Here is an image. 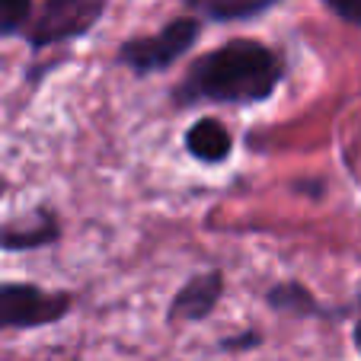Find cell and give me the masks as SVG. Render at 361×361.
<instances>
[{
	"label": "cell",
	"instance_id": "6da1fadb",
	"mask_svg": "<svg viewBox=\"0 0 361 361\" xmlns=\"http://www.w3.org/2000/svg\"><path fill=\"white\" fill-rule=\"evenodd\" d=\"M281 71L285 64L269 45L256 39H233L192 64L183 87L176 90V99L185 106L192 102L250 106L269 99L279 90Z\"/></svg>",
	"mask_w": 361,
	"mask_h": 361
},
{
	"label": "cell",
	"instance_id": "7a4b0ae2",
	"mask_svg": "<svg viewBox=\"0 0 361 361\" xmlns=\"http://www.w3.org/2000/svg\"><path fill=\"white\" fill-rule=\"evenodd\" d=\"M71 307L74 298L68 291H42L29 281H7L0 285V333L58 323L71 314Z\"/></svg>",
	"mask_w": 361,
	"mask_h": 361
},
{
	"label": "cell",
	"instance_id": "3957f363",
	"mask_svg": "<svg viewBox=\"0 0 361 361\" xmlns=\"http://www.w3.org/2000/svg\"><path fill=\"white\" fill-rule=\"evenodd\" d=\"M202 35V23L195 16H183L173 20L160 29L157 35H141V39H128L118 48V61L128 64L137 74H150V71H166L176 64L179 58L189 51Z\"/></svg>",
	"mask_w": 361,
	"mask_h": 361
},
{
	"label": "cell",
	"instance_id": "277c9868",
	"mask_svg": "<svg viewBox=\"0 0 361 361\" xmlns=\"http://www.w3.org/2000/svg\"><path fill=\"white\" fill-rule=\"evenodd\" d=\"M102 10H106V0H45V7L29 23L26 35L35 48L74 39L99 20Z\"/></svg>",
	"mask_w": 361,
	"mask_h": 361
},
{
	"label": "cell",
	"instance_id": "5b68a950",
	"mask_svg": "<svg viewBox=\"0 0 361 361\" xmlns=\"http://www.w3.org/2000/svg\"><path fill=\"white\" fill-rule=\"evenodd\" d=\"M221 294H224V275L221 272L192 275V279L176 291V298H173L170 320H185V323L204 320V317L218 307Z\"/></svg>",
	"mask_w": 361,
	"mask_h": 361
},
{
	"label": "cell",
	"instance_id": "8992f818",
	"mask_svg": "<svg viewBox=\"0 0 361 361\" xmlns=\"http://www.w3.org/2000/svg\"><path fill=\"white\" fill-rule=\"evenodd\" d=\"M58 218L51 212H35L29 221H16V224L0 227V250H39L58 240Z\"/></svg>",
	"mask_w": 361,
	"mask_h": 361
},
{
	"label": "cell",
	"instance_id": "52a82bcc",
	"mask_svg": "<svg viewBox=\"0 0 361 361\" xmlns=\"http://www.w3.org/2000/svg\"><path fill=\"white\" fill-rule=\"evenodd\" d=\"M185 147L195 160L204 164H221V160L231 157L233 137L218 118H198L189 131H185Z\"/></svg>",
	"mask_w": 361,
	"mask_h": 361
},
{
	"label": "cell",
	"instance_id": "ba28073f",
	"mask_svg": "<svg viewBox=\"0 0 361 361\" xmlns=\"http://www.w3.org/2000/svg\"><path fill=\"white\" fill-rule=\"evenodd\" d=\"M269 304L275 310H285V314H298V317H329V310L307 291L298 281H281L269 291Z\"/></svg>",
	"mask_w": 361,
	"mask_h": 361
},
{
	"label": "cell",
	"instance_id": "9c48e42d",
	"mask_svg": "<svg viewBox=\"0 0 361 361\" xmlns=\"http://www.w3.org/2000/svg\"><path fill=\"white\" fill-rule=\"evenodd\" d=\"M192 10L204 13L208 20H250V16L266 13L269 7H275L279 0H183Z\"/></svg>",
	"mask_w": 361,
	"mask_h": 361
},
{
	"label": "cell",
	"instance_id": "30bf717a",
	"mask_svg": "<svg viewBox=\"0 0 361 361\" xmlns=\"http://www.w3.org/2000/svg\"><path fill=\"white\" fill-rule=\"evenodd\" d=\"M32 23V0H0V35L26 32Z\"/></svg>",
	"mask_w": 361,
	"mask_h": 361
},
{
	"label": "cell",
	"instance_id": "8fae6325",
	"mask_svg": "<svg viewBox=\"0 0 361 361\" xmlns=\"http://www.w3.org/2000/svg\"><path fill=\"white\" fill-rule=\"evenodd\" d=\"M323 4H326L339 20L352 23V26H361V0H323Z\"/></svg>",
	"mask_w": 361,
	"mask_h": 361
},
{
	"label": "cell",
	"instance_id": "7c38bea8",
	"mask_svg": "<svg viewBox=\"0 0 361 361\" xmlns=\"http://www.w3.org/2000/svg\"><path fill=\"white\" fill-rule=\"evenodd\" d=\"M252 342H259L256 336H246V339H227L224 348H240V345H252Z\"/></svg>",
	"mask_w": 361,
	"mask_h": 361
},
{
	"label": "cell",
	"instance_id": "4fadbf2b",
	"mask_svg": "<svg viewBox=\"0 0 361 361\" xmlns=\"http://www.w3.org/2000/svg\"><path fill=\"white\" fill-rule=\"evenodd\" d=\"M355 345H358V352H361V320H358V326H355Z\"/></svg>",
	"mask_w": 361,
	"mask_h": 361
}]
</instances>
